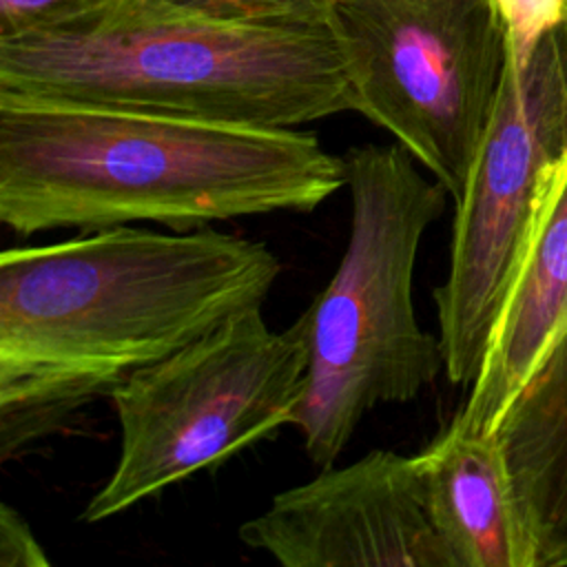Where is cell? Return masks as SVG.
<instances>
[{"mask_svg": "<svg viewBox=\"0 0 567 567\" xmlns=\"http://www.w3.org/2000/svg\"><path fill=\"white\" fill-rule=\"evenodd\" d=\"M284 264L206 228L115 226L0 257V461L226 319L264 308Z\"/></svg>", "mask_w": 567, "mask_h": 567, "instance_id": "cell-1", "label": "cell"}, {"mask_svg": "<svg viewBox=\"0 0 567 567\" xmlns=\"http://www.w3.org/2000/svg\"><path fill=\"white\" fill-rule=\"evenodd\" d=\"M346 188L310 131L0 95V221L18 237L310 213Z\"/></svg>", "mask_w": 567, "mask_h": 567, "instance_id": "cell-2", "label": "cell"}, {"mask_svg": "<svg viewBox=\"0 0 567 567\" xmlns=\"http://www.w3.org/2000/svg\"><path fill=\"white\" fill-rule=\"evenodd\" d=\"M0 95L264 128L352 111L328 24H228L133 0L75 24L0 38Z\"/></svg>", "mask_w": 567, "mask_h": 567, "instance_id": "cell-3", "label": "cell"}, {"mask_svg": "<svg viewBox=\"0 0 567 567\" xmlns=\"http://www.w3.org/2000/svg\"><path fill=\"white\" fill-rule=\"evenodd\" d=\"M343 162L348 244L330 281L297 317L310 365L292 427L319 470L334 465L368 412L416 399L445 372L439 334L416 319L414 270L450 193L396 142L352 146Z\"/></svg>", "mask_w": 567, "mask_h": 567, "instance_id": "cell-4", "label": "cell"}, {"mask_svg": "<svg viewBox=\"0 0 567 567\" xmlns=\"http://www.w3.org/2000/svg\"><path fill=\"white\" fill-rule=\"evenodd\" d=\"M308 365L301 321L279 332L252 308L133 372L109 396L120 454L82 520L113 518L292 425Z\"/></svg>", "mask_w": 567, "mask_h": 567, "instance_id": "cell-5", "label": "cell"}, {"mask_svg": "<svg viewBox=\"0 0 567 567\" xmlns=\"http://www.w3.org/2000/svg\"><path fill=\"white\" fill-rule=\"evenodd\" d=\"M352 111L388 131L456 202L509 60L496 0H332Z\"/></svg>", "mask_w": 567, "mask_h": 567, "instance_id": "cell-6", "label": "cell"}, {"mask_svg": "<svg viewBox=\"0 0 567 567\" xmlns=\"http://www.w3.org/2000/svg\"><path fill=\"white\" fill-rule=\"evenodd\" d=\"M567 155V22L512 53L454 202L450 268L434 288L445 377L476 379L549 173Z\"/></svg>", "mask_w": 567, "mask_h": 567, "instance_id": "cell-7", "label": "cell"}, {"mask_svg": "<svg viewBox=\"0 0 567 567\" xmlns=\"http://www.w3.org/2000/svg\"><path fill=\"white\" fill-rule=\"evenodd\" d=\"M284 567H454L425 509L416 458L370 450L275 494L239 525Z\"/></svg>", "mask_w": 567, "mask_h": 567, "instance_id": "cell-8", "label": "cell"}, {"mask_svg": "<svg viewBox=\"0 0 567 567\" xmlns=\"http://www.w3.org/2000/svg\"><path fill=\"white\" fill-rule=\"evenodd\" d=\"M565 332L567 155L547 177L481 370L452 423L470 434H494Z\"/></svg>", "mask_w": 567, "mask_h": 567, "instance_id": "cell-9", "label": "cell"}, {"mask_svg": "<svg viewBox=\"0 0 567 567\" xmlns=\"http://www.w3.org/2000/svg\"><path fill=\"white\" fill-rule=\"evenodd\" d=\"M425 509L454 567H540L505 447L452 421L419 454Z\"/></svg>", "mask_w": 567, "mask_h": 567, "instance_id": "cell-10", "label": "cell"}, {"mask_svg": "<svg viewBox=\"0 0 567 567\" xmlns=\"http://www.w3.org/2000/svg\"><path fill=\"white\" fill-rule=\"evenodd\" d=\"M540 567L567 565V332L496 430Z\"/></svg>", "mask_w": 567, "mask_h": 567, "instance_id": "cell-11", "label": "cell"}, {"mask_svg": "<svg viewBox=\"0 0 567 567\" xmlns=\"http://www.w3.org/2000/svg\"><path fill=\"white\" fill-rule=\"evenodd\" d=\"M135 4L186 18L252 27H319L332 0H133Z\"/></svg>", "mask_w": 567, "mask_h": 567, "instance_id": "cell-12", "label": "cell"}, {"mask_svg": "<svg viewBox=\"0 0 567 567\" xmlns=\"http://www.w3.org/2000/svg\"><path fill=\"white\" fill-rule=\"evenodd\" d=\"M120 2L122 0H0V38L91 20Z\"/></svg>", "mask_w": 567, "mask_h": 567, "instance_id": "cell-13", "label": "cell"}, {"mask_svg": "<svg viewBox=\"0 0 567 567\" xmlns=\"http://www.w3.org/2000/svg\"><path fill=\"white\" fill-rule=\"evenodd\" d=\"M512 53H525L545 31L567 22V0H496Z\"/></svg>", "mask_w": 567, "mask_h": 567, "instance_id": "cell-14", "label": "cell"}, {"mask_svg": "<svg viewBox=\"0 0 567 567\" xmlns=\"http://www.w3.org/2000/svg\"><path fill=\"white\" fill-rule=\"evenodd\" d=\"M51 558L44 554L29 523L9 505H0V567H49Z\"/></svg>", "mask_w": 567, "mask_h": 567, "instance_id": "cell-15", "label": "cell"}]
</instances>
